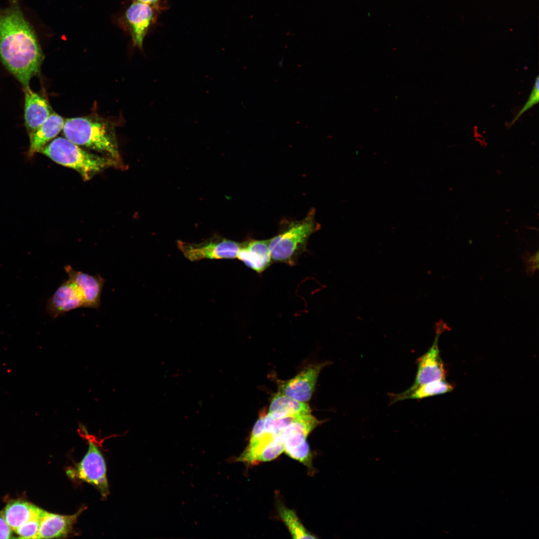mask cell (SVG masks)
I'll return each mask as SVG.
<instances>
[{
    "mask_svg": "<svg viewBox=\"0 0 539 539\" xmlns=\"http://www.w3.org/2000/svg\"><path fill=\"white\" fill-rule=\"evenodd\" d=\"M41 509L22 500L8 502L0 512L6 523L14 531L31 518L38 515Z\"/></svg>",
    "mask_w": 539,
    "mask_h": 539,
    "instance_id": "17",
    "label": "cell"
},
{
    "mask_svg": "<svg viewBox=\"0 0 539 539\" xmlns=\"http://www.w3.org/2000/svg\"><path fill=\"white\" fill-rule=\"evenodd\" d=\"M525 264L526 271L528 275L532 277L535 271L539 269V252L534 254L526 252L522 256Z\"/></svg>",
    "mask_w": 539,
    "mask_h": 539,
    "instance_id": "24",
    "label": "cell"
},
{
    "mask_svg": "<svg viewBox=\"0 0 539 539\" xmlns=\"http://www.w3.org/2000/svg\"><path fill=\"white\" fill-rule=\"evenodd\" d=\"M76 475L97 488L103 497L109 494L105 460L97 446L91 440L88 441L87 452L77 466Z\"/></svg>",
    "mask_w": 539,
    "mask_h": 539,
    "instance_id": "7",
    "label": "cell"
},
{
    "mask_svg": "<svg viewBox=\"0 0 539 539\" xmlns=\"http://www.w3.org/2000/svg\"><path fill=\"white\" fill-rule=\"evenodd\" d=\"M11 537L12 530L0 513V539H9Z\"/></svg>",
    "mask_w": 539,
    "mask_h": 539,
    "instance_id": "25",
    "label": "cell"
},
{
    "mask_svg": "<svg viewBox=\"0 0 539 539\" xmlns=\"http://www.w3.org/2000/svg\"><path fill=\"white\" fill-rule=\"evenodd\" d=\"M24 124L28 135L33 132L52 113L47 100L32 91L29 86L23 87Z\"/></svg>",
    "mask_w": 539,
    "mask_h": 539,
    "instance_id": "13",
    "label": "cell"
},
{
    "mask_svg": "<svg viewBox=\"0 0 539 539\" xmlns=\"http://www.w3.org/2000/svg\"><path fill=\"white\" fill-rule=\"evenodd\" d=\"M436 333H441L443 331L446 330L448 328L447 323H444L442 320H440L436 324Z\"/></svg>",
    "mask_w": 539,
    "mask_h": 539,
    "instance_id": "26",
    "label": "cell"
},
{
    "mask_svg": "<svg viewBox=\"0 0 539 539\" xmlns=\"http://www.w3.org/2000/svg\"><path fill=\"white\" fill-rule=\"evenodd\" d=\"M454 389V386L445 380H440L429 382L420 385L414 389L409 388L407 390L398 394L389 395L391 404L398 401L409 399H422L434 395L444 394L451 392Z\"/></svg>",
    "mask_w": 539,
    "mask_h": 539,
    "instance_id": "19",
    "label": "cell"
},
{
    "mask_svg": "<svg viewBox=\"0 0 539 539\" xmlns=\"http://www.w3.org/2000/svg\"><path fill=\"white\" fill-rule=\"evenodd\" d=\"M158 0H137V1L147 4L150 5L151 4L157 3Z\"/></svg>",
    "mask_w": 539,
    "mask_h": 539,
    "instance_id": "27",
    "label": "cell"
},
{
    "mask_svg": "<svg viewBox=\"0 0 539 539\" xmlns=\"http://www.w3.org/2000/svg\"><path fill=\"white\" fill-rule=\"evenodd\" d=\"M40 152L57 164L77 171L84 180L120 162L104 155L87 152L65 137H58L39 150Z\"/></svg>",
    "mask_w": 539,
    "mask_h": 539,
    "instance_id": "3",
    "label": "cell"
},
{
    "mask_svg": "<svg viewBox=\"0 0 539 539\" xmlns=\"http://www.w3.org/2000/svg\"><path fill=\"white\" fill-rule=\"evenodd\" d=\"M284 448L282 434L276 437L257 457L255 464L275 459L284 451Z\"/></svg>",
    "mask_w": 539,
    "mask_h": 539,
    "instance_id": "21",
    "label": "cell"
},
{
    "mask_svg": "<svg viewBox=\"0 0 539 539\" xmlns=\"http://www.w3.org/2000/svg\"><path fill=\"white\" fill-rule=\"evenodd\" d=\"M539 76H537L535 81L532 90L529 97V98L525 105L520 110L519 112L515 116L514 118L512 120V122L510 124V126L513 125L520 117L527 111L531 109L533 106L537 104L539 102Z\"/></svg>",
    "mask_w": 539,
    "mask_h": 539,
    "instance_id": "23",
    "label": "cell"
},
{
    "mask_svg": "<svg viewBox=\"0 0 539 539\" xmlns=\"http://www.w3.org/2000/svg\"><path fill=\"white\" fill-rule=\"evenodd\" d=\"M84 307L82 295L76 283L68 278L47 300L45 309L52 318L70 310Z\"/></svg>",
    "mask_w": 539,
    "mask_h": 539,
    "instance_id": "9",
    "label": "cell"
},
{
    "mask_svg": "<svg viewBox=\"0 0 539 539\" xmlns=\"http://www.w3.org/2000/svg\"><path fill=\"white\" fill-rule=\"evenodd\" d=\"M324 366V364H317L307 366L293 378L280 382L278 392L301 402L309 401Z\"/></svg>",
    "mask_w": 539,
    "mask_h": 539,
    "instance_id": "8",
    "label": "cell"
},
{
    "mask_svg": "<svg viewBox=\"0 0 539 539\" xmlns=\"http://www.w3.org/2000/svg\"><path fill=\"white\" fill-rule=\"evenodd\" d=\"M151 5L137 1L133 3L126 12L134 45L142 49L144 38L153 18Z\"/></svg>",
    "mask_w": 539,
    "mask_h": 539,
    "instance_id": "15",
    "label": "cell"
},
{
    "mask_svg": "<svg viewBox=\"0 0 539 539\" xmlns=\"http://www.w3.org/2000/svg\"><path fill=\"white\" fill-rule=\"evenodd\" d=\"M269 240H251L241 244L238 258L248 267L262 273L271 264Z\"/></svg>",
    "mask_w": 539,
    "mask_h": 539,
    "instance_id": "14",
    "label": "cell"
},
{
    "mask_svg": "<svg viewBox=\"0 0 539 539\" xmlns=\"http://www.w3.org/2000/svg\"><path fill=\"white\" fill-rule=\"evenodd\" d=\"M277 510L280 519L287 528L293 538H316L305 529L294 511L287 508L282 503L278 504Z\"/></svg>",
    "mask_w": 539,
    "mask_h": 539,
    "instance_id": "20",
    "label": "cell"
},
{
    "mask_svg": "<svg viewBox=\"0 0 539 539\" xmlns=\"http://www.w3.org/2000/svg\"><path fill=\"white\" fill-rule=\"evenodd\" d=\"M308 404L278 392L272 398L269 414L275 418L297 417L311 414Z\"/></svg>",
    "mask_w": 539,
    "mask_h": 539,
    "instance_id": "18",
    "label": "cell"
},
{
    "mask_svg": "<svg viewBox=\"0 0 539 539\" xmlns=\"http://www.w3.org/2000/svg\"><path fill=\"white\" fill-rule=\"evenodd\" d=\"M177 245L183 255L192 261L203 259H221L237 258L241 244L225 239H214L201 244H190L181 241Z\"/></svg>",
    "mask_w": 539,
    "mask_h": 539,
    "instance_id": "6",
    "label": "cell"
},
{
    "mask_svg": "<svg viewBox=\"0 0 539 539\" xmlns=\"http://www.w3.org/2000/svg\"><path fill=\"white\" fill-rule=\"evenodd\" d=\"M80 509L71 515H61L48 513L42 510L37 539L65 537L72 531V527L83 511Z\"/></svg>",
    "mask_w": 539,
    "mask_h": 539,
    "instance_id": "12",
    "label": "cell"
},
{
    "mask_svg": "<svg viewBox=\"0 0 539 539\" xmlns=\"http://www.w3.org/2000/svg\"><path fill=\"white\" fill-rule=\"evenodd\" d=\"M40 513L21 525L14 532L18 537L23 539H37L39 526Z\"/></svg>",
    "mask_w": 539,
    "mask_h": 539,
    "instance_id": "22",
    "label": "cell"
},
{
    "mask_svg": "<svg viewBox=\"0 0 539 539\" xmlns=\"http://www.w3.org/2000/svg\"><path fill=\"white\" fill-rule=\"evenodd\" d=\"M319 423L311 414L299 416L285 428L282 433L285 453L309 468H312V455L306 438Z\"/></svg>",
    "mask_w": 539,
    "mask_h": 539,
    "instance_id": "5",
    "label": "cell"
},
{
    "mask_svg": "<svg viewBox=\"0 0 539 539\" xmlns=\"http://www.w3.org/2000/svg\"><path fill=\"white\" fill-rule=\"evenodd\" d=\"M62 131L74 144L120 162L114 127L108 121L96 116L68 118Z\"/></svg>",
    "mask_w": 539,
    "mask_h": 539,
    "instance_id": "2",
    "label": "cell"
},
{
    "mask_svg": "<svg viewBox=\"0 0 539 539\" xmlns=\"http://www.w3.org/2000/svg\"><path fill=\"white\" fill-rule=\"evenodd\" d=\"M0 59L23 87L39 72L44 59L32 26L16 4L0 8Z\"/></svg>",
    "mask_w": 539,
    "mask_h": 539,
    "instance_id": "1",
    "label": "cell"
},
{
    "mask_svg": "<svg viewBox=\"0 0 539 539\" xmlns=\"http://www.w3.org/2000/svg\"><path fill=\"white\" fill-rule=\"evenodd\" d=\"M68 279L78 287L83 298L84 307L98 309L100 306V297L105 280L99 275H90L75 270L70 265L64 266Z\"/></svg>",
    "mask_w": 539,
    "mask_h": 539,
    "instance_id": "11",
    "label": "cell"
},
{
    "mask_svg": "<svg viewBox=\"0 0 539 539\" xmlns=\"http://www.w3.org/2000/svg\"><path fill=\"white\" fill-rule=\"evenodd\" d=\"M10 1L12 4H16L17 0H10Z\"/></svg>",
    "mask_w": 539,
    "mask_h": 539,
    "instance_id": "28",
    "label": "cell"
},
{
    "mask_svg": "<svg viewBox=\"0 0 539 539\" xmlns=\"http://www.w3.org/2000/svg\"><path fill=\"white\" fill-rule=\"evenodd\" d=\"M440 333H436L432 345L417 361L418 370L410 389L437 380H445L447 371L440 355L438 341Z\"/></svg>",
    "mask_w": 539,
    "mask_h": 539,
    "instance_id": "10",
    "label": "cell"
},
{
    "mask_svg": "<svg viewBox=\"0 0 539 539\" xmlns=\"http://www.w3.org/2000/svg\"><path fill=\"white\" fill-rule=\"evenodd\" d=\"M65 120L60 115L51 113L33 132L29 135L30 145L27 157L31 158L46 143L62 130Z\"/></svg>",
    "mask_w": 539,
    "mask_h": 539,
    "instance_id": "16",
    "label": "cell"
},
{
    "mask_svg": "<svg viewBox=\"0 0 539 539\" xmlns=\"http://www.w3.org/2000/svg\"><path fill=\"white\" fill-rule=\"evenodd\" d=\"M315 214L314 209H311L302 220L281 224L278 234L269 240L271 261L291 266L296 264L299 256L306 250L309 238L319 229Z\"/></svg>",
    "mask_w": 539,
    "mask_h": 539,
    "instance_id": "4",
    "label": "cell"
}]
</instances>
